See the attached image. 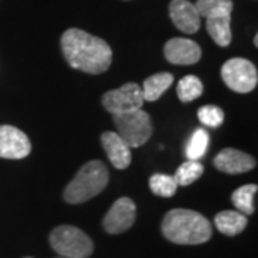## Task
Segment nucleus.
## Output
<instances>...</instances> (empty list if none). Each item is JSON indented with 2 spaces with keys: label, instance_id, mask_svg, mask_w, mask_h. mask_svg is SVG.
<instances>
[{
  "label": "nucleus",
  "instance_id": "1",
  "mask_svg": "<svg viewBox=\"0 0 258 258\" xmlns=\"http://www.w3.org/2000/svg\"><path fill=\"white\" fill-rule=\"evenodd\" d=\"M60 46L69 66L85 74L99 75L112 63L111 46L101 37L81 29H68L62 35Z\"/></svg>",
  "mask_w": 258,
  "mask_h": 258
},
{
  "label": "nucleus",
  "instance_id": "2",
  "mask_svg": "<svg viewBox=\"0 0 258 258\" xmlns=\"http://www.w3.org/2000/svg\"><path fill=\"white\" fill-rule=\"evenodd\" d=\"M161 228L166 240L179 245L204 244L212 235L211 222L203 214L184 208L166 212Z\"/></svg>",
  "mask_w": 258,
  "mask_h": 258
},
{
  "label": "nucleus",
  "instance_id": "3",
  "mask_svg": "<svg viewBox=\"0 0 258 258\" xmlns=\"http://www.w3.org/2000/svg\"><path fill=\"white\" fill-rule=\"evenodd\" d=\"M109 182V171L102 161H89L76 172L63 192L68 204H82L99 195Z\"/></svg>",
  "mask_w": 258,
  "mask_h": 258
},
{
  "label": "nucleus",
  "instance_id": "4",
  "mask_svg": "<svg viewBox=\"0 0 258 258\" xmlns=\"http://www.w3.org/2000/svg\"><path fill=\"white\" fill-rule=\"evenodd\" d=\"M50 245L63 258H88L92 255L93 242L89 235L74 225H59L50 232Z\"/></svg>",
  "mask_w": 258,
  "mask_h": 258
},
{
  "label": "nucleus",
  "instance_id": "5",
  "mask_svg": "<svg viewBox=\"0 0 258 258\" xmlns=\"http://www.w3.org/2000/svg\"><path fill=\"white\" fill-rule=\"evenodd\" d=\"M113 123L119 137L129 148L145 145L152 137V123L147 112L142 109L113 115Z\"/></svg>",
  "mask_w": 258,
  "mask_h": 258
},
{
  "label": "nucleus",
  "instance_id": "6",
  "mask_svg": "<svg viewBox=\"0 0 258 258\" xmlns=\"http://www.w3.org/2000/svg\"><path fill=\"white\" fill-rule=\"evenodd\" d=\"M221 78L231 91L238 93L251 92L258 82L255 64L242 57H232L222 64Z\"/></svg>",
  "mask_w": 258,
  "mask_h": 258
},
{
  "label": "nucleus",
  "instance_id": "7",
  "mask_svg": "<svg viewBox=\"0 0 258 258\" xmlns=\"http://www.w3.org/2000/svg\"><path fill=\"white\" fill-rule=\"evenodd\" d=\"M142 89L138 83L129 82L122 85L118 89L106 92L102 96V105L112 115L141 109L144 105Z\"/></svg>",
  "mask_w": 258,
  "mask_h": 258
},
{
  "label": "nucleus",
  "instance_id": "8",
  "mask_svg": "<svg viewBox=\"0 0 258 258\" xmlns=\"http://www.w3.org/2000/svg\"><path fill=\"white\" fill-rule=\"evenodd\" d=\"M137 218V205L128 198L116 200L103 218V228L108 234H122L128 231Z\"/></svg>",
  "mask_w": 258,
  "mask_h": 258
},
{
  "label": "nucleus",
  "instance_id": "9",
  "mask_svg": "<svg viewBox=\"0 0 258 258\" xmlns=\"http://www.w3.org/2000/svg\"><path fill=\"white\" fill-rule=\"evenodd\" d=\"M30 151L32 144L25 132L12 125H0V158L23 159Z\"/></svg>",
  "mask_w": 258,
  "mask_h": 258
},
{
  "label": "nucleus",
  "instance_id": "10",
  "mask_svg": "<svg viewBox=\"0 0 258 258\" xmlns=\"http://www.w3.org/2000/svg\"><path fill=\"white\" fill-rule=\"evenodd\" d=\"M166 60L172 64H194L201 59V47L191 39L174 37L164 46Z\"/></svg>",
  "mask_w": 258,
  "mask_h": 258
},
{
  "label": "nucleus",
  "instance_id": "11",
  "mask_svg": "<svg viewBox=\"0 0 258 258\" xmlns=\"http://www.w3.org/2000/svg\"><path fill=\"white\" fill-rule=\"evenodd\" d=\"M169 18L178 30L192 35L200 30L201 16L189 0H172L169 3Z\"/></svg>",
  "mask_w": 258,
  "mask_h": 258
},
{
  "label": "nucleus",
  "instance_id": "12",
  "mask_svg": "<svg viewBox=\"0 0 258 258\" xmlns=\"http://www.w3.org/2000/svg\"><path fill=\"white\" fill-rule=\"evenodd\" d=\"M214 165L221 172L235 175V174H244L251 171L257 165V161L242 151L234 148H225L214 158Z\"/></svg>",
  "mask_w": 258,
  "mask_h": 258
},
{
  "label": "nucleus",
  "instance_id": "13",
  "mask_svg": "<svg viewBox=\"0 0 258 258\" xmlns=\"http://www.w3.org/2000/svg\"><path fill=\"white\" fill-rule=\"evenodd\" d=\"M101 144L103 151L111 161L112 166L116 169H126L131 165L132 154L126 142L120 138L118 132L106 131L101 135Z\"/></svg>",
  "mask_w": 258,
  "mask_h": 258
},
{
  "label": "nucleus",
  "instance_id": "14",
  "mask_svg": "<svg viewBox=\"0 0 258 258\" xmlns=\"http://www.w3.org/2000/svg\"><path fill=\"white\" fill-rule=\"evenodd\" d=\"M214 224L221 234L234 237L245 230L248 220L247 215L241 214L240 211H222L215 215Z\"/></svg>",
  "mask_w": 258,
  "mask_h": 258
},
{
  "label": "nucleus",
  "instance_id": "15",
  "mask_svg": "<svg viewBox=\"0 0 258 258\" xmlns=\"http://www.w3.org/2000/svg\"><path fill=\"white\" fill-rule=\"evenodd\" d=\"M174 82V76L169 72H161L155 74L145 79L144 85L141 86L144 101L154 102L161 98V95Z\"/></svg>",
  "mask_w": 258,
  "mask_h": 258
},
{
  "label": "nucleus",
  "instance_id": "16",
  "mask_svg": "<svg viewBox=\"0 0 258 258\" xmlns=\"http://www.w3.org/2000/svg\"><path fill=\"white\" fill-rule=\"evenodd\" d=\"M207 30L212 40L221 47H227L231 43V16L207 19Z\"/></svg>",
  "mask_w": 258,
  "mask_h": 258
},
{
  "label": "nucleus",
  "instance_id": "17",
  "mask_svg": "<svg viewBox=\"0 0 258 258\" xmlns=\"http://www.w3.org/2000/svg\"><path fill=\"white\" fill-rule=\"evenodd\" d=\"M257 191L258 186L255 184H247L237 188L231 195V201L237 208V211H240L244 215H251L255 210L254 197H255Z\"/></svg>",
  "mask_w": 258,
  "mask_h": 258
},
{
  "label": "nucleus",
  "instance_id": "18",
  "mask_svg": "<svg viewBox=\"0 0 258 258\" xmlns=\"http://www.w3.org/2000/svg\"><path fill=\"white\" fill-rule=\"evenodd\" d=\"M200 16L205 19L231 16L232 2L231 0H198L195 3Z\"/></svg>",
  "mask_w": 258,
  "mask_h": 258
},
{
  "label": "nucleus",
  "instance_id": "19",
  "mask_svg": "<svg viewBox=\"0 0 258 258\" xmlns=\"http://www.w3.org/2000/svg\"><path fill=\"white\" fill-rule=\"evenodd\" d=\"M210 144V135L203 128H198L194 131L191 138L185 147V155L188 161H200L205 155Z\"/></svg>",
  "mask_w": 258,
  "mask_h": 258
},
{
  "label": "nucleus",
  "instance_id": "20",
  "mask_svg": "<svg viewBox=\"0 0 258 258\" xmlns=\"http://www.w3.org/2000/svg\"><path fill=\"white\" fill-rule=\"evenodd\" d=\"M204 92V85L195 75L184 76L176 86V93L181 102H192L198 99Z\"/></svg>",
  "mask_w": 258,
  "mask_h": 258
},
{
  "label": "nucleus",
  "instance_id": "21",
  "mask_svg": "<svg viewBox=\"0 0 258 258\" xmlns=\"http://www.w3.org/2000/svg\"><path fill=\"white\" fill-rule=\"evenodd\" d=\"M149 188L151 191L162 198L174 197L178 189L175 178L166 174H154L149 178Z\"/></svg>",
  "mask_w": 258,
  "mask_h": 258
},
{
  "label": "nucleus",
  "instance_id": "22",
  "mask_svg": "<svg viewBox=\"0 0 258 258\" xmlns=\"http://www.w3.org/2000/svg\"><path fill=\"white\" fill-rule=\"evenodd\" d=\"M204 166L198 161H186L176 169L175 178L178 186H188L203 175Z\"/></svg>",
  "mask_w": 258,
  "mask_h": 258
},
{
  "label": "nucleus",
  "instance_id": "23",
  "mask_svg": "<svg viewBox=\"0 0 258 258\" xmlns=\"http://www.w3.org/2000/svg\"><path fill=\"white\" fill-rule=\"evenodd\" d=\"M198 119L208 128H218L224 122V111L215 105H205L198 109Z\"/></svg>",
  "mask_w": 258,
  "mask_h": 258
},
{
  "label": "nucleus",
  "instance_id": "24",
  "mask_svg": "<svg viewBox=\"0 0 258 258\" xmlns=\"http://www.w3.org/2000/svg\"><path fill=\"white\" fill-rule=\"evenodd\" d=\"M254 45H255V46H258V36H257V35H255V37H254Z\"/></svg>",
  "mask_w": 258,
  "mask_h": 258
},
{
  "label": "nucleus",
  "instance_id": "25",
  "mask_svg": "<svg viewBox=\"0 0 258 258\" xmlns=\"http://www.w3.org/2000/svg\"><path fill=\"white\" fill-rule=\"evenodd\" d=\"M26 258H32V257H26Z\"/></svg>",
  "mask_w": 258,
  "mask_h": 258
}]
</instances>
